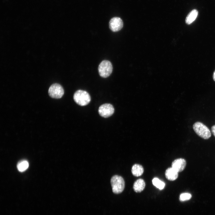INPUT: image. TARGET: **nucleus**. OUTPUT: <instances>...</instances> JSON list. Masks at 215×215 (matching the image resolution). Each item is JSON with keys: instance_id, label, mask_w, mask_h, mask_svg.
I'll use <instances>...</instances> for the list:
<instances>
[{"instance_id": "obj_1", "label": "nucleus", "mask_w": 215, "mask_h": 215, "mask_svg": "<svg viewBox=\"0 0 215 215\" xmlns=\"http://www.w3.org/2000/svg\"><path fill=\"white\" fill-rule=\"evenodd\" d=\"M73 98L75 102L81 106L87 105L91 100L89 94L87 91L82 90L76 91L74 94Z\"/></svg>"}, {"instance_id": "obj_2", "label": "nucleus", "mask_w": 215, "mask_h": 215, "mask_svg": "<svg viewBox=\"0 0 215 215\" xmlns=\"http://www.w3.org/2000/svg\"><path fill=\"white\" fill-rule=\"evenodd\" d=\"M196 133L203 139H207L211 136V133L209 129L202 122H197L195 123L193 126Z\"/></svg>"}, {"instance_id": "obj_3", "label": "nucleus", "mask_w": 215, "mask_h": 215, "mask_svg": "<svg viewBox=\"0 0 215 215\" xmlns=\"http://www.w3.org/2000/svg\"><path fill=\"white\" fill-rule=\"evenodd\" d=\"M110 183L113 193L119 194L124 190L125 186V181L121 176L117 175L113 176L111 179Z\"/></svg>"}, {"instance_id": "obj_4", "label": "nucleus", "mask_w": 215, "mask_h": 215, "mask_svg": "<svg viewBox=\"0 0 215 215\" xmlns=\"http://www.w3.org/2000/svg\"><path fill=\"white\" fill-rule=\"evenodd\" d=\"M98 70L101 76L103 78H107L111 74L112 72V64L109 61H103L99 64Z\"/></svg>"}, {"instance_id": "obj_5", "label": "nucleus", "mask_w": 215, "mask_h": 215, "mask_svg": "<svg viewBox=\"0 0 215 215\" xmlns=\"http://www.w3.org/2000/svg\"><path fill=\"white\" fill-rule=\"evenodd\" d=\"M64 90L61 85L55 83L52 85L48 90V94L52 98L55 99L61 98L64 94Z\"/></svg>"}, {"instance_id": "obj_6", "label": "nucleus", "mask_w": 215, "mask_h": 215, "mask_svg": "<svg viewBox=\"0 0 215 215\" xmlns=\"http://www.w3.org/2000/svg\"><path fill=\"white\" fill-rule=\"evenodd\" d=\"M114 109L113 106L110 104L106 103L101 105L99 108L98 112L101 116L108 118L113 113Z\"/></svg>"}, {"instance_id": "obj_7", "label": "nucleus", "mask_w": 215, "mask_h": 215, "mask_svg": "<svg viewBox=\"0 0 215 215\" xmlns=\"http://www.w3.org/2000/svg\"><path fill=\"white\" fill-rule=\"evenodd\" d=\"M110 29L113 32L119 31L123 26V22L122 19L118 17L112 18L109 23Z\"/></svg>"}, {"instance_id": "obj_8", "label": "nucleus", "mask_w": 215, "mask_h": 215, "mask_svg": "<svg viewBox=\"0 0 215 215\" xmlns=\"http://www.w3.org/2000/svg\"><path fill=\"white\" fill-rule=\"evenodd\" d=\"M186 165L185 160L183 159L179 158L174 160L172 163V167L178 173L182 171Z\"/></svg>"}, {"instance_id": "obj_9", "label": "nucleus", "mask_w": 215, "mask_h": 215, "mask_svg": "<svg viewBox=\"0 0 215 215\" xmlns=\"http://www.w3.org/2000/svg\"><path fill=\"white\" fill-rule=\"evenodd\" d=\"M165 176L168 180L174 181L178 177V172L172 167L168 168L165 171Z\"/></svg>"}, {"instance_id": "obj_10", "label": "nucleus", "mask_w": 215, "mask_h": 215, "mask_svg": "<svg viewBox=\"0 0 215 215\" xmlns=\"http://www.w3.org/2000/svg\"><path fill=\"white\" fill-rule=\"evenodd\" d=\"M145 183L142 179L137 180L134 183L133 188L134 191L137 193H139L143 190L145 188Z\"/></svg>"}, {"instance_id": "obj_11", "label": "nucleus", "mask_w": 215, "mask_h": 215, "mask_svg": "<svg viewBox=\"0 0 215 215\" xmlns=\"http://www.w3.org/2000/svg\"><path fill=\"white\" fill-rule=\"evenodd\" d=\"M143 172L144 168L142 165L135 164L132 166L131 172L134 176L136 177L140 176L142 175Z\"/></svg>"}, {"instance_id": "obj_12", "label": "nucleus", "mask_w": 215, "mask_h": 215, "mask_svg": "<svg viewBox=\"0 0 215 215\" xmlns=\"http://www.w3.org/2000/svg\"><path fill=\"white\" fill-rule=\"evenodd\" d=\"M198 15V11L194 9L191 11L188 14L185 19V22L189 24L192 23L196 19Z\"/></svg>"}, {"instance_id": "obj_13", "label": "nucleus", "mask_w": 215, "mask_h": 215, "mask_svg": "<svg viewBox=\"0 0 215 215\" xmlns=\"http://www.w3.org/2000/svg\"><path fill=\"white\" fill-rule=\"evenodd\" d=\"M29 163L26 160H22L19 162L17 165V168L20 172H23L28 167Z\"/></svg>"}, {"instance_id": "obj_14", "label": "nucleus", "mask_w": 215, "mask_h": 215, "mask_svg": "<svg viewBox=\"0 0 215 215\" xmlns=\"http://www.w3.org/2000/svg\"><path fill=\"white\" fill-rule=\"evenodd\" d=\"M152 182L154 186L160 190L163 189L165 185V183L157 178H154L152 180Z\"/></svg>"}, {"instance_id": "obj_15", "label": "nucleus", "mask_w": 215, "mask_h": 215, "mask_svg": "<svg viewBox=\"0 0 215 215\" xmlns=\"http://www.w3.org/2000/svg\"><path fill=\"white\" fill-rule=\"evenodd\" d=\"M191 195L188 193L181 194L179 196V200L182 201H186L190 199L191 197Z\"/></svg>"}, {"instance_id": "obj_16", "label": "nucleus", "mask_w": 215, "mask_h": 215, "mask_svg": "<svg viewBox=\"0 0 215 215\" xmlns=\"http://www.w3.org/2000/svg\"><path fill=\"white\" fill-rule=\"evenodd\" d=\"M211 131L215 137V125H214L211 127Z\"/></svg>"}, {"instance_id": "obj_17", "label": "nucleus", "mask_w": 215, "mask_h": 215, "mask_svg": "<svg viewBox=\"0 0 215 215\" xmlns=\"http://www.w3.org/2000/svg\"><path fill=\"white\" fill-rule=\"evenodd\" d=\"M213 79L214 81H215V70L214 71L213 76Z\"/></svg>"}]
</instances>
